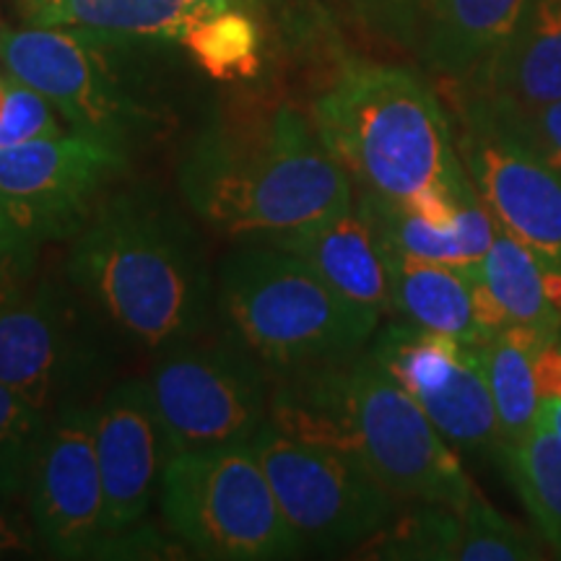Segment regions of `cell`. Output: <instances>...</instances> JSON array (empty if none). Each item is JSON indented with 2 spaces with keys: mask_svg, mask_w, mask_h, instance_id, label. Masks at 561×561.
<instances>
[{
  "mask_svg": "<svg viewBox=\"0 0 561 561\" xmlns=\"http://www.w3.org/2000/svg\"><path fill=\"white\" fill-rule=\"evenodd\" d=\"M268 421L356 455L398 502L460 510L476 491L460 453L371 354L297 369L271 396Z\"/></svg>",
  "mask_w": 561,
  "mask_h": 561,
  "instance_id": "1",
  "label": "cell"
},
{
  "mask_svg": "<svg viewBox=\"0 0 561 561\" xmlns=\"http://www.w3.org/2000/svg\"><path fill=\"white\" fill-rule=\"evenodd\" d=\"M312 123L359 195L450 227L471 180L424 81L403 68L351 62L314 102Z\"/></svg>",
  "mask_w": 561,
  "mask_h": 561,
  "instance_id": "2",
  "label": "cell"
},
{
  "mask_svg": "<svg viewBox=\"0 0 561 561\" xmlns=\"http://www.w3.org/2000/svg\"><path fill=\"white\" fill-rule=\"evenodd\" d=\"M195 214L229 237L268 244L354 206V182L297 110L224 125L195 140L180 167Z\"/></svg>",
  "mask_w": 561,
  "mask_h": 561,
  "instance_id": "3",
  "label": "cell"
},
{
  "mask_svg": "<svg viewBox=\"0 0 561 561\" xmlns=\"http://www.w3.org/2000/svg\"><path fill=\"white\" fill-rule=\"evenodd\" d=\"M68 273L149 348L191 339L203 322L206 280L195 252L174 224L136 201H112L91 216L73 237Z\"/></svg>",
  "mask_w": 561,
  "mask_h": 561,
  "instance_id": "4",
  "label": "cell"
},
{
  "mask_svg": "<svg viewBox=\"0 0 561 561\" xmlns=\"http://www.w3.org/2000/svg\"><path fill=\"white\" fill-rule=\"evenodd\" d=\"M219 297L244 346L289 371L359 354L380 322V314L335 291L310 263L271 244L224 261Z\"/></svg>",
  "mask_w": 561,
  "mask_h": 561,
  "instance_id": "5",
  "label": "cell"
},
{
  "mask_svg": "<svg viewBox=\"0 0 561 561\" xmlns=\"http://www.w3.org/2000/svg\"><path fill=\"white\" fill-rule=\"evenodd\" d=\"M170 530L206 559H289L301 549L250 445L178 453L161 476Z\"/></svg>",
  "mask_w": 561,
  "mask_h": 561,
  "instance_id": "6",
  "label": "cell"
},
{
  "mask_svg": "<svg viewBox=\"0 0 561 561\" xmlns=\"http://www.w3.org/2000/svg\"><path fill=\"white\" fill-rule=\"evenodd\" d=\"M301 549L367 543L396 515V496L356 455L289 437L271 421L250 439Z\"/></svg>",
  "mask_w": 561,
  "mask_h": 561,
  "instance_id": "7",
  "label": "cell"
},
{
  "mask_svg": "<svg viewBox=\"0 0 561 561\" xmlns=\"http://www.w3.org/2000/svg\"><path fill=\"white\" fill-rule=\"evenodd\" d=\"M123 151L107 140L55 136L0 149V221L30 252L76 237L96 193L121 172Z\"/></svg>",
  "mask_w": 561,
  "mask_h": 561,
  "instance_id": "8",
  "label": "cell"
},
{
  "mask_svg": "<svg viewBox=\"0 0 561 561\" xmlns=\"http://www.w3.org/2000/svg\"><path fill=\"white\" fill-rule=\"evenodd\" d=\"M149 390L167 458L250 445L268 421L261 369L227 348L178 351L151 371Z\"/></svg>",
  "mask_w": 561,
  "mask_h": 561,
  "instance_id": "9",
  "label": "cell"
},
{
  "mask_svg": "<svg viewBox=\"0 0 561 561\" xmlns=\"http://www.w3.org/2000/svg\"><path fill=\"white\" fill-rule=\"evenodd\" d=\"M369 354L460 455L502 458L500 419L476 346L403 320L385 328Z\"/></svg>",
  "mask_w": 561,
  "mask_h": 561,
  "instance_id": "10",
  "label": "cell"
},
{
  "mask_svg": "<svg viewBox=\"0 0 561 561\" xmlns=\"http://www.w3.org/2000/svg\"><path fill=\"white\" fill-rule=\"evenodd\" d=\"M473 191L502 231L561 268V178L476 100L455 138Z\"/></svg>",
  "mask_w": 561,
  "mask_h": 561,
  "instance_id": "11",
  "label": "cell"
},
{
  "mask_svg": "<svg viewBox=\"0 0 561 561\" xmlns=\"http://www.w3.org/2000/svg\"><path fill=\"white\" fill-rule=\"evenodd\" d=\"M34 530L60 559L100 557L104 546V486L94 445V411L62 409L34 455L26 481Z\"/></svg>",
  "mask_w": 561,
  "mask_h": 561,
  "instance_id": "12",
  "label": "cell"
},
{
  "mask_svg": "<svg viewBox=\"0 0 561 561\" xmlns=\"http://www.w3.org/2000/svg\"><path fill=\"white\" fill-rule=\"evenodd\" d=\"M94 34L34 26L0 32V62L13 81L45 96L81 136L121 144L136 110L115 89Z\"/></svg>",
  "mask_w": 561,
  "mask_h": 561,
  "instance_id": "13",
  "label": "cell"
},
{
  "mask_svg": "<svg viewBox=\"0 0 561 561\" xmlns=\"http://www.w3.org/2000/svg\"><path fill=\"white\" fill-rule=\"evenodd\" d=\"M94 445L104 486V557L144 520L164 476L167 447L149 382L128 380L107 392L94 409Z\"/></svg>",
  "mask_w": 561,
  "mask_h": 561,
  "instance_id": "14",
  "label": "cell"
},
{
  "mask_svg": "<svg viewBox=\"0 0 561 561\" xmlns=\"http://www.w3.org/2000/svg\"><path fill=\"white\" fill-rule=\"evenodd\" d=\"M310 263L335 291L382 318L392 310L390 261L380 224L367 198L356 193L354 206L331 221L294 231L268 242Z\"/></svg>",
  "mask_w": 561,
  "mask_h": 561,
  "instance_id": "15",
  "label": "cell"
},
{
  "mask_svg": "<svg viewBox=\"0 0 561 561\" xmlns=\"http://www.w3.org/2000/svg\"><path fill=\"white\" fill-rule=\"evenodd\" d=\"M479 100L530 110L561 100V0H528L500 55L479 73Z\"/></svg>",
  "mask_w": 561,
  "mask_h": 561,
  "instance_id": "16",
  "label": "cell"
},
{
  "mask_svg": "<svg viewBox=\"0 0 561 561\" xmlns=\"http://www.w3.org/2000/svg\"><path fill=\"white\" fill-rule=\"evenodd\" d=\"M66 367L68 341L50 301H0V385L47 411Z\"/></svg>",
  "mask_w": 561,
  "mask_h": 561,
  "instance_id": "17",
  "label": "cell"
},
{
  "mask_svg": "<svg viewBox=\"0 0 561 561\" xmlns=\"http://www.w3.org/2000/svg\"><path fill=\"white\" fill-rule=\"evenodd\" d=\"M392 310L411 325L453 335L479 346L483 339L473 310L471 273L445 263L421 261L388 244Z\"/></svg>",
  "mask_w": 561,
  "mask_h": 561,
  "instance_id": "18",
  "label": "cell"
},
{
  "mask_svg": "<svg viewBox=\"0 0 561 561\" xmlns=\"http://www.w3.org/2000/svg\"><path fill=\"white\" fill-rule=\"evenodd\" d=\"M473 276L500 305L510 325H528L546 339L561 335V268L500 229Z\"/></svg>",
  "mask_w": 561,
  "mask_h": 561,
  "instance_id": "19",
  "label": "cell"
},
{
  "mask_svg": "<svg viewBox=\"0 0 561 561\" xmlns=\"http://www.w3.org/2000/svg\"><path fill=\"white\" fill-rule=\"evenodd\" d=\"M26 24L62 26L94 37L185 39L203 13L185 0H19Z\"/></svg>",
  "mask_w": 561,
  "mask_h": 561,
  "instance_id": "20",
  "label": "cell"
},
{
  "mask_svg": "<svg viewBox=\"0 0 561 561\" xmlns=\"http://www.w3.org/2000/svg\"><path fill=\"white\" fill-rule=\"evenodd\" d=\"M528 0H434L430 55L453 76H479L515 32Z\"/></svg>",
  "mask_w": 561,
  "mask_h": 561,
  "instance_id": "21",
  "label": "cell"
},
{
  "mask_svg": "<svg viewBox=\"0 0 561 561\" xmlns=\"http://www.w3.org/2000/svg\"><path fill=\"white\" fill-rule=\"evenodd\" d=\"M546 341L551 339L528 325H510L507 331L476 346L491 403L500 419L502 455L541 421L543 398L538 392L536 356Z\"/></svg>",
  "mask_w": 561,
  "mask_h": 561,
  "instance_id": "22",
  "label": "cell"
},
{
  "mask_svg": "<svg viewBox=\"0 0 561 561\" xmlns=\"http://www.w3.org/2000/svg\"><path fill=\"white\" fill-rule=\"evenodd\" d=\"M502 460L538 536L561 559V434L538 421Z\"/></svg>",
  "mask_w": 561,
  "mask_h": 561,
  "instance_id": "23",
  "label": "cell"
},
{
  "mask_svg": "<svg viewBox=\"0 0 561 561\" xmlns=\"http://www.w3.org/2000/svg\"><path fill=\"white\" fill-rule=\"evenodd\" d=\"M460 533L455 561H536L543 559L541 536H533L523 525L510 520L491 502L473 491L458 510Z\"/></svg>",
  "mask_w": 561,
  "mask_h": 561,
  "instance_id": "24",
  "label": "cell"
},
{
  "mask_svg": "<svg viewBox=\"0 0 561 561\" xmlns=\"http://www.w3.org/2000/svg\"><path fill=\"white\" fill-rule=\"evenodd\" d=\"M182 42L214 79H240L252 76L257 68L261 34L240 9L208 13L195 21Z\"/></svg>",
  "mask_w": 561,
  "mask_h": 561,
  "instance_id": "25",
  "label": "cell"
},
{
  "mask_svg": "<svg viewBox=\"0 0 561 561\" xmlns=\"http://www.w3.org/2000/svg\"><path fill=\"white\" fill-rule=\"evenodd\" d=\"M47 411L0 385V496L26 494L34 455L47 430Z\"/></svg>",
  "mask_w": 561,
  "mask_h": 561,
  "instance_id": "26",
  "label": "cell"
},
{
  "mask_svg": "<svg viewBox=\"0 0 561 561\" xmlns=\"http://www.w3.org/2000/svg\"><path fill=\"white\" fill-rule=\"evenodd\" d=\"M53 110V104L37 91L13 79H0V149L26 140L66 136Z\"/></svg>",
  "mask_w": 561,
  "mask_h": 561,
  "instance_id": "27",
  "label": "cell"
},
{
  "mask_svg": "<svg viewBox=\"0 0 561 561\" xmlns=\"http://www.w3.org/2000/svg\"><path fill=\"white\" fill-rule=\"evenodd\" d=\"M481 104L561 178V100L538 104L530 110H500L486 102Z\"/></svg>",
  "mask_w": 561,
  "mask_h": 561,
  "instance_id": "28",
  "label": "cell"
},
{
  "mask_svg": "<svg viewBox=\"0 0 561 561\" xmlns=\"http://www.w3.org/2000/svg\"><path fill=\"white\" fill-rule=\"evenodd\" d=\"M34 252H30L11 234L9 227L0 221V301L11 299L13 278L32 263Z\"/></svg>",
  "mask_w": 561,
  "mask_h": 561,
  "instance_id": "29",
  "label": "cell"
},
{
  "mask_svg": "<svg viewBox=\"0 0 561 561\" xmlns=\"http://www.w3.org/2000/svg\"><path fill=\"white\" fill-rule=\"evenodd\" d=\"M536 380L543 401H561V335L538 348Z\"/></svg>",
  "mask_w": 561,
  "mask_h": 561,
  "instance_id": "30",
  "label": "cell"
},
{
  "mask_svg": "<svg viewBox=\"0 0 561 561\" xmlns=\"http://www.w3.org/2000/svg\"><path fill=\"white\" fill-rule=\"evenodd\" d=\"M32 543L24 536V530L16 523H11V517L0 510V557H11V553H24L30 551Z\"/></svg>",
  "mask_w": 561,
  "mask_h": 561,
  "instance_id": "31",
  "label": "cell"
},
{
  "mask_svg": "<svg viewBox=\"0 0 561 561\" xmlns=\"http://www.w3.org/2000/svg\"><path fill=\"white\" fill-rule=\"evenodd\" d=\"M185 3L203 13H219V11H229V9H240L242 0H185Z\"/></svg>",
  "mask_w": 561,
  "mask_h": 561,
  "instance_id": "32",
  "label": "cell"
},
{
  "mask_svg": "<svg viewBox=\"0 0 561 561\" xmlns=\"http://www.w3.org/2000/svg\"><path fill=\"white\" fill-rule=\"evenodd\" d=\"M541 421L561 434V401H543L541 405Z\"/></svg>",
  "mask_w": 561,
  "mask_h": 561,
  "instance_id": "33",
  "label": "cell"
},
{
  "mask_svg": "<svg viewBox=\"0 0 561 561\" xmlns=\"http://www.w3.org/2000/svg\"><path fill=\"white\" fill-rule=\"evenodd\" d=\"M371 3L385 5V9H409V5H416L421 0H371Z\"/></svg>",
  "mask_w": 561,
  "mask_h": 561,
  "instance_id": "34",
  "label": "cell"
},
{
  "mask_svg": "<svg viewBox=\"0 0 561 561\" xmlns=\"http://www.w3.org/2000/svg\"><path fill=\"white\" fill-rule=\"evenodd\" d=\"M5 30V26H3V21H0V32H3Z\"/></svg>",
  "mask_w": 561,
  "mask_h": 561,
  "instance_id": "35",
  "label": "cell"
}]
</instances>
